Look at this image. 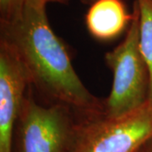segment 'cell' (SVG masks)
<instances>
[{
    "label": "cell",
    "mask_w": 152,
    "mask_h": 152,
    "mask_svg": "<svg viewBox=\"0 0 152 152\" xmlns=\"http://www.w3.org/2000/svg\"><path fill=\"white\" fill-rule=\"evenodd\" d=\"M133 19L124 41L105 54V63L113 72V81L104 100V116L118 118L149 102L150 74L140 48V12L134 1Z\"/></svg>",
    "instance_id": "2"
},
{
    "label": "cell",
    "mask_w": 152,
    "mask_h": 152,
    "mask_svg": "<svg viewBox=\"0 0 152 152\" xmlns=\"http://www.w3.org/2000/svg\"><path fill=\"white\" fill-rule=\"evenodd\" d=\"M132 19L133 14H129L122 0H96L87 11L86 25L93 37L110 41L118 37Z\"/></svg>",
    "instance_id": "6"
},
{
    "label": "cell",
    "mask_w": 152,
    "mask_h": 152,
    "mask_svg": "<svg viewBox=\"0 0 152 152\" xmlns=\"http://www.w3.org/2000/svg\"><path fill=\"white\" fill-rule=\"evenodd\" d=\"M136 152H152V138L143 144Z\"/></svg>",
    "instance_id": "10"
},
{
    "label": "cell",
    "mask_w": 152,
    "mask_h": 152,
    "mask_svg": "<svg viewBox=\"0 0 152 152\" xmlns=\"http://www.w3.org/2000/svg\"><path fill=\"white\" fill-rule=\"evenodd\" d=\"M26 0H0V23L16 21L23 15Z\"/></svg>",
    "instance_id": "8"
},
{
    "label": "cell",
    "mask_w": 152,
    "mask_h": 152,
    "mask_svg": "<svg viewBox=\"0 0 152 152\" xmlns=\"http://www.w3.org/2000/svg\"><path fill=\"white\" fill-rule=\"evenodd\" d=\"M0 38L15 51L31 86L48 104L64 105L79 120L104 115V101L83 84L63 40L50 26L46 9L25 6L16 21L0 23Z\"/></svg>",
    "instance_id": "1"
},
{
    "label": "cell",
    "mask_w": 152,
    "mask_h": 152,
    "mask_svg": "<svg viewBox=\"0 0 152 152\" xmlns=\"http://www.w3.org/2000/svg\"><path fill=\"white\" fill-rule=\"evenodd\" d=\"M50 2H56L60 4L68 3V0H26V6H30L37 9H46V5Z\"/></svg>",
    "instance_id": "9"
},
{
    "label": "cell",
    "mask_w": 152,
    "mask_h": 152,
    "mask_svg": "<svg viewBox=\"0 0 152 152\" xmlns=\"http://www.w3.org/2000/svg\"><path fill=\"white\" fill-rule=\"evenodd\" d=\"M152 138V103L118 118L80 120L70 152H136Z\"/></svg>",
    "instance_id": "4"
},
{
    "label": "cell",
    "mask_w": 152,
    "mask_h": 152,
    "mask_svg": "<svg viewBox=\"0 0 152 152\" xmlns=\"http://www.w3.org/2000/svg\"><path fill=\"white\" fill-rule=\"evenodd\" d=\"M78 124L69 107L37 102L30 86L17 120L13 152H70Z\"/></svg>",
    "instance_id": "3"
},
{
    "label": "cell",
    "mask_w": 152,
    "mask_h": 152,
    "mask_svg": "<svg viewBox=\"0 0 152 152\" xmlns=\"http://www.w3.org/2000/svg\"><path fill=\"white\" fill-rule=\"evenodd\" d=\"M140 12V48L150 74L149 102L152 103V0H135Z\"/></svg>",
    "instance_id": "7"
},
{
    "label": "cell",
    "mask_w": 152,
    "mask_h": 152,
    "mask_svg": "<svg viewBox=\"0 0 152 152\" xmlns=\"http://www.w3.org/2000/svg\"><path fill=\"white\" fill-rule=\"evenodd\" d=\"M69 0H68V2H69ZM82 3H84L85 4H89V5H91L93 3L95 2V1H96V0H81Z\"/></svg>",
    "instance_id": "11"
},
{
    "label": "cell",
    "mask_w": 152,
    "mask_h": 152,
    "mask_svg": "<svg viewBox=\"0 0 152 152\" xmlns=\"http://www.w3.org/2000/svg\"><path fill=\"white\" fill-rule=\"evenodd\" d=\"M30 86L15 51L0 38V152H13L17 120Z\"/></svg>",
    "instance_id": "5"
}]
</instances>
